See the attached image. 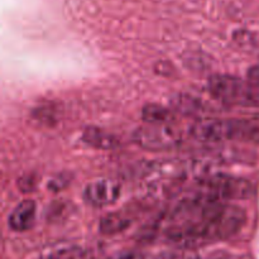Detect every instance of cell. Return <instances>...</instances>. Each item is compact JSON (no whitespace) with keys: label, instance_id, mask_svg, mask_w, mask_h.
Instances as JSON below:
<instances>
[{"label":"cell","instance_id":"cell-1","mask_svg":"<svg viewBox=\"0 0 259 259\" xmlns=\"http://www.w3.org/2000/svg\"><path fill=\"white\" fill-rule=\"evenodd\" d=\"M245 220L244 209L238 205L212 202L192 219L169 227L167 238L182 247L224 240L237 234Z\"/></svg>","mask_w":259,"mask_h":259},{"label":"cell","instance_id":"cell-2","mask_svg":"<svg viewBox=\"0 0 259 259\" xmlns=\"http://www.w3.org/2000/svg\"><path fill=\"white\" fill-rule=\"evenodd\" d=\"M197 189L222 202L249 199L254 194V187L248 180L225 174L206 175L199 181Z\"/></svg>","mask_w":259,"mask_h":259},{"label":"cell","instance_id":"cell-3","mask_svg":"<svg viewBox=\"0 0 259 259\" xmlns=\"http://www.w3.org/2000/svg\"><path fill=\"white\" fill-rule=\"evenodd\" d=\"M209 91L224 105L253 106L248 81L232 75H214L209 80Z\"/></svg>","mask_w":259,"mask_h":259},{"label":"cell","instance_id":"cell-4","mask_svg":"<svg viewBox=\"0 0 259 259\" xmlns=\"http://www.w3.org/2000/svg\"><path fill=\"white\" fill-rule=\"evenodd\" d=\"M133 142L147 151H167L179 146L182 137L172 124H146L134 132Z\"/></svg>","mask_w":259,"mask_h":259},{"label":"cell","instance_id":"cell-5","mask_svg":"<svg viewBox=\"0 0 259 259\" xmlns=\"http://www.w3.org/2000/svg\"><path fill=\"white\" fill-rule=\"evenodd\" d=\"M121 194L120 184L114 180L103 179L94 181L86 186L83 200L86 204L95 207H105L114 204Z\"/></svg>","mask_w":259,"mask_h":259},{"label":"cell","instance_id":"cell-6","mask_svg":"<svg viewBox=\"0 0 259 259\" xmlns=\"http://www.w3.org/2000/svg\"><path fill=\"white\" fill-rule=\"evenodd\" d=\"M192 138L205 143H220L229 141L228 119H202L190 129Z\"/></svg>","mask_w":259,"mask_h":259},{"label":"cell","instance_id":"cell-7","mask_svg":"<svg viewBox=\"0 0 259 259\" xmlns=\"http://www.w3.org/2000/svg\"><path fill=\"white\" fill-rule=\"evenodd\" d=\"M35 214L37 205L33 200H24L19 202L9 215V228L14 232H27L34 225Z\"/></svg>","mask_w":259,"mask_h":259},{"label":"cell","instance_id":"cell-8","mask_svg":"<svg viewBox=\"0 0 259 259\" xmlns=\"http://www.w3.org/2000/svg\"><path fill=\"white\" fill-rule=\"evenodd\" d=\"M229 141L259 144V119H229Z\"/></svg>","mask_w":259,"mask_h":259},{"label":"cell","instance_id":"cell-9","mask_svg":"<svg viewBox=\"0 0 259 259\" xmlns=\"http://www.w3.org/2000/svg\"><path fill=\"white\" fill-rule=\"evenodd\" d=\"M82 141L98 149H113L119 146V139L115 136L96 126H88L83 131Z\"/></svg>","mask_w":259,"mask_h":259},{"label":"cell","instance_id":"cell-10","mask_svg":"<svg viewBox=\"0 0 259 259\" xmlns=\"http://www.w3.org/2000/svg\"><path fill=\"white\" fill-rule=\"evenodd\" d=\"M132 224V219L124 212H113L108 214L100 220L99 229L103 234L114 235L128 229Z\"/></svg>","mask_w":259,"mask_h":259},{"label":"cell","instance_id":"cell-11","mask_svg":"<svg viewBox=\"0 0 259 259\" xmlns=\"http://www.w3.org/2000/svg\"><path fill=\"white\" fill-rule=\"evenodd\" d=\"M142 116L147 124H171L174 113L159 104H148L142 110Z\"/></svg>","mask_w":259,"mask_h":259},{"label":"cell","instance_id":"cell-12","mask_svg":"<svg viewBox=\"0 0 259 259\" xmlns=\"http://www.w3.org/2000/svg\"><path fill=\"white\" fill-rule=\"evenodd\" d=\"M82 257V249L76 245H67L50 253L47 259H80Z\"/></svg>","mask_w":259,"mask_h":259},{"label":"cell","instance_id":"cell-13","mask_svg":"<svg viewBox=\"0 0 259 259\" xmlns=\"http://www.w3.org/2000/svg\"><path fill=\"white\" fill-rule=\"evenodd\" d=\"M248 83L250 90V100L253 106H259V65L254 66L248 72Z\"/></svg>","mask_w":259,"mask_h":259},{"label":"cell","instance_id":"cell-14","mask_svg":"<svg viewBox=\"0 0 259 259\" xmlns=\"http://www.w3.org/2000/svg\"><path fill=\"white\" fill-rule=\"evenodd\" d=\"M68 177L66 176V175H58L57 177H55V179L52 180V181L50 182V185H48V187H50L51 190H55V191H58V190H62L63 187L67 186V184L70 181H68Z\"/></svg>","mask_w":259,"mask_h":259},{"label":"cell","instance_id":"cell-15","mask_svg":"<svg viewBox=\"0 0 259 259\" xmlns=\"http://www.w3.org/2000/svg\"><path fill=\"white\" fill-rule=\"evenodd\" d=\"M156 259H184L182 255L176 254V253H166V254L158 255Z\"/></svg>","mask_w":259,"mask_h":259}]
</instances>
